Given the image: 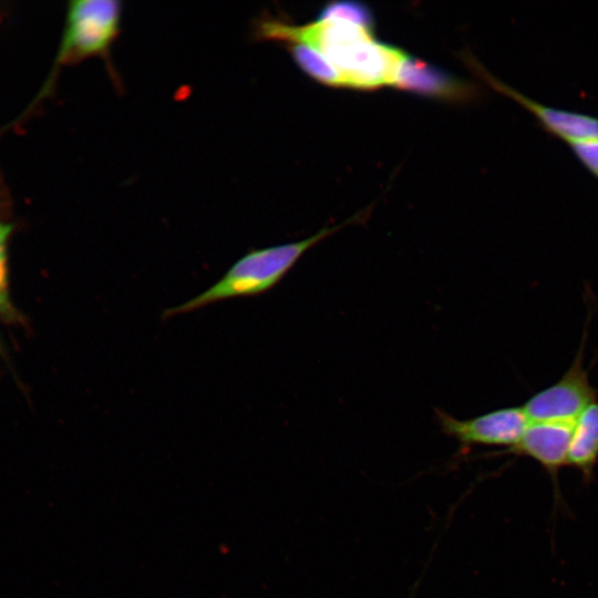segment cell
<instances>
[{"instance_id": "6da1fadb", "label": "cell", "mask_w": 598, "mask_h": 598, "mask_svg": "<svg viewBox=\"0 0 598 598\" xmlns=\"http://www.w3.org/2000/svg\"><path fill=\"white\" fill-rule=\"evenodd\" d=\"M373 32L336 19H317L296 25L278 18L261 17L252 27L256 41L302 43L316 49L342 75L346 87L367 91L394 86L409 55L400 48L380 42Z\"/></svg>"}, {"instance_id": "7a4b0ae2", "label": "cell", "mask_w": 598, "mask_h": 598, "mask_svg": "<svg viewBox=\"0 0 598 598\" xmlns=\"http://www.w3.org/2000/svg\"><path fill=\"white\" fill-rule=\"evenodd\" d=\"M360 218L361 215H355L337 226L324 227L302 240L260 249H249L209 288L183 303L165 309L162 318L169 319L194 312L223 300L256 297L271 290L292 269L306 251L344 226L360 220Z\"/></svg>"}, {"instance_id": "3957f363", "label": "cell", "mask_w": 598, "mask_h": 598, "mask_svg": "<svg viewBox=\"0 0 598 598\" xmlns=\"http://www.w3.org/2000/svg\"><path fill=\"white\" fill-rule=\"evenodd\" d=\"M123 19V3L117 0H74L69 2L65 24L51 75L44 87L49 92L58 71L90 58L104 61L113 82L120 80L112 62Z\"/></svg>"}, {"instance_id": "277c9868", "label": "cell", "mask_w": 598, "mask_h": 598, "mask_svg": "<svg viewBox=\"0 0 598 598\" xmlns=\"http://www.w3.org/2000/svg\"><path fill=\"white\" fill-rule=\"evenodd\" d=\"M586 330L578 352L563 377L536 392L522 405L529 422L574 423L580 413L597 401L598 391L584 363Z\"/></svg>"}, {"instance_id": "5b68a950", "label": "cell", "mask_w": 598, "mask_h": 598, "mask_svg": "<svg viewBox=\"0 0 598 598\" xmlns=\"http://www.w3.org/2000/svg\"><path fill=\"white\" fill-rule=\"evenodd\" d=\"M441 431L455 439L462 452L472 446L502 447L503 452L513 447L529 421L522 406H507L485 414L458 420L451 414L434 410Z\"/></svg>"}, {"instance_id": "8992f818", "label": "cell", "mask_w": 598, "mask_h": 598, "mask_svg": "<svg viewBox=\"0 0 598 598\" xmlns=\"http://www.w3.org/2000/svg\"><path fill=\"white\" fill-rule=\"evenodd\" d=\"M464 60L478 78L484 80L489 86L513 99L529 111L547 132L565 140L568 144L580 141L598 140V117L574 111L556 109L534 101L492 75L472 55L466 54Z\"/></svg>"}, {"instance_id": "52a82bcc", "label": "cell", "mask_w": 598, "mask_h": 598, "mask_svg": "<svg viewBox=\"0 0 598 598\" xmlns=\"http://www.w3.org/2000/svg\"><path fill=\"white\" fill-rule=\"evenodd\" d=\"M394 86L426 97L467 102L481 96L478 87L427 62L408 55Z\"/></svg>"}, {"instance_id": "ba28073f", "label": "cell", "mask_w": 598, "mask_h": 598, "mask_svg": "<svg viewBox=\"0 0 598 598\" xmlns=\"http://www.w3.org/2000/svg\"><path fill=\"white\" fill-rule=\"evenodd\" d=\"M573 427L568 422H529L518 442L504 452L536 461L556 481L568 465Z\"/></svg>"}, {"instance_id": "9c48e42d", "label": "cell", "mask_w": 598, "mask_h": 598, "mask_svg": "<svg viewBox=\"0 0 598 598\" xmlns=\"http://www.w3.org/2000/svg\"><path fill=\"white\" fill-rule=\"evenodd\" d=\"M598 461V400L574 422L568 465L590 478Z\"/></svg>"}, {"instance_id": "30bf717a", "label": "cell", "mask_w": 598, "mask_h": 598, "mask_svg": "<svg viewBox=\"0 0 598 598\" xmlns=\"http://www.w3.org/2000/svg\"><path fill=\"white\" fill-rule=\"evenodd\" d=\"M297 66L313 80L332 87H346L338 70L316 49L293 43L287 45Z\"/></svg>"}, {"instance_id": "8fae6325", "label": "cell", "mask_w": 598, "mask_h": 598, "mask_svg": "<svg viewBox=\"0 0 598 598\" xmlns=\"http://www.w3.org/2000/svg\"><path fill=\"white\" fill-rule=\"evenodd\" d=\"M317 19L343 20L374 30V18L371 10L359 1L330 2L319 11Z\"/></svg>"}, {"instance_id": "7c38bea8", "label": "cell", "mask_w": 598, "mask_h": 598, "mask_svg": "<svg viewBox=\"0 0 598 598\" xmlns=\"http://www.w3.org/2000/svg\"><path fill=\"white\" fill-rule=\"evenodd\" d=\"M10 233V225L0 224V315L13 319L14 310L9 298L7 269V244Z\"/></svg>"}, {"instance_id": "4fadbf2b", "label": "cell", "mask_w": 598, "mask_h": 598, "mask_svg": "<svg viewBox=\"0 0 598 598\" xmlns=\"http://www.w3.org/2000/svg\"><path fill=\"white\" fill-rule=\"evenodd\" d=\"M577 158L598 177V140L569 143Z\"/></svg>"}]
</instances>
